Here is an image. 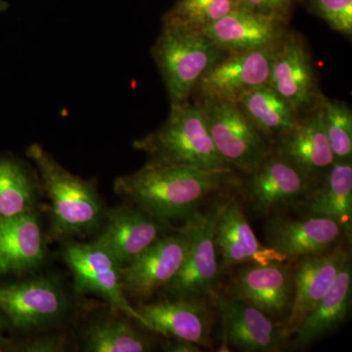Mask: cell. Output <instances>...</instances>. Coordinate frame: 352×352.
Masks as SVG:
<instances>
[{"instance_id": "52a82bcc", "label": "cell", "mask_w": 352, "mask_h": 352, "mask_svg": "<svg viewBox=\"0 0 352 352\" xmlns=\"http://www.w3.org/2000/svg\"><path fill=\"white\" fill-rule=\"evenodd\" d=\"M65 263L73 273L78 295L100 296L113 309L126 314L146 328L144 319L129 302L122 283V266L96 243L69 241L64 245Z\"/></svg>"}, {"instance_id": "484cf974", "label": "cell", "mask_w": 352, "mask_h": 352, "mask_svg": "<svg viewBox=\"0 0 352 352\" xmlns=\"http://www.w3.org/2000/svg\"><path fill=\"white\" fill-rule=\"evenodd\" d=\"M36 185L19 160L0 155V219L32 212Z\"/></svg>"}, {"instance_id": "836d02e7", "label": "cell", "mask_w": 352, "mask_h": 352, "mask_svg": "<svg viewBox=\"0 0 352 352\" xmlns=\"http://www.w3.org/2000/svg\"><path fill=\"white\" fill-rule=\"evenodd\" d=\"M3 328H4V324L3 320H2L1 318H0V351H2V349L6 347V340H4L3 337Z\"/></svg>"}, {"instance_id": "3957f363", "label": "cell", "mask_w": 352, "mask_h": 352, "mask_svg": "<svg viewBox=\"0 0 352 352\" xmlns=\"http://www.w3.org/2000/svg\"><path fill=\"white\" fill-rule=\"evenodd\" d=\"M25 154L51 201L53 235L64 239L98 228L104 210L94 185L65 168L38 143L29 146Z\"/></svg>"}, {"instance_id": "d6986e66", "label": "cell", "mask_w": 352, "mask_h": 352, "mask_svg": "<svg viewBox=\"0 0 352 352\" xmlns=\"http://www.w3.org/2000/svg\"><path fill=\"white\" fill-rule=\"evenodd\" d=\"M214 298L227 344L245 352H278L286 349L288 340L276 322L258 308L226 295Z\"/></svg>"}, {"instance_id": "7402d4cb", "label": "cell", "mask_w": 352, "mask_h": 352, "mask_svg": "<svg viewBox=\"0 0 352 352\" xmlns=\"http://www.w3.org/2000/svg\"><path fill=\"white\" fill-rule=\"evenodd\" d=\"M44 256L43 230L34 210L0 219V274L32 270Z\"/></svg>"}, {"instance_id": "8992f818", "label": "cell", "mask_w": 352, "mask_h": 352, "mask_svg": "<svg viewBox=\"0 0 352 352\" xmlns=\"http://www.w3.org/2000/svg\"><path fill=\"white\" fill-rule=\"evenodd\" d=\"M217 205L205 212L196 210L182 227L188 236V247L179 271L164 287L173 298H214L219 276L215 244Z\"/></svg>"}, {"instance_id": "e575fe53", "label": "cell", "mask_w": 352, "mask_h": 352, "mask_svg": "<svg viewBox=\"0 0 352 352\" xmlns=\"http://www.w3.org/2000/svg\"><path fill=\"white\" fill-rule=\"evenodd\" d=\"M8 8V4L4 0H0V12H3L6 9Z\"/></svg>"}, {"instance_id": "cb8c5ba5", "label": "cell", "mask_w": 352, "mask_h": 352, "mask_svg": "<svg viewBox=\"0 0 352 352\" xmlns=\"http://www.w3.org/2000/svg\"><path fill=\"white\" fill-rule=\"evenodd\" d=\"M351 259L342 267L333 288L305 317L295 333L292 347L307 349L332 333L346 320L351 305Z\"/></svg>"}, {"instance_id": "1f68e13d", "label": "cell", "mask_w": 352, "mask_h": 352, "mask_svg": "<svg viewBox=\"0 0 352 352\" xmlns=\"http://www.w3.org/2000/svg\"><path fill=\"white\" fill-rule=\"evenodd\" d=\"M24 352H61L66 351V339L63 336L48 335L25 342L17 347Z\"/></svg>"}, {"instance_id": "9a60e30c", "label": "cell", "mask_w": 352, "mask_h": 352, "mask_svg": "<svg viewBox=\"0 0 352 352\" xmlns=\"http://www.w3.org/2000/svg\"><path fill=\"white\" fill-rule=\"evenodd\" d=\"M270 85L300 117L318 104L322 94L311 57L302 38L295 32H286L278 45Z\"/></svg>"}, {"instance_id": "277c9868", "label": "cell", "mask_w": 352, "mask_h": 352, "mask_svg": "<svg viewBox=\"0 0 352 352\" xmlns=\"http://www.w3.org/2000/svg\"><path fill=\"white\" fill-rule=\"evenodd\" d=\"M151 52L170 104L189 100L203 76L228 54L203 32L168 22Z\"/></svg>"}, {"instance_id": "5bb4252c", "label": "cell", "mask_w": 352, "mask_h": 352, "mask_svg": "<svg viewBox=\"0 0 352 352\" xmlns=\"http://www.w3.org/2000/svg\"><path fill=\"white\" fill-rule=\"evenodd\" d=\"M188 247L182 228L164 235L138 258L122 267V283L127 298L145 300L164 288L182 267Z\"/></svg>"}, {"instance_id": "44dd1931", "label": "cell", "mask_w": 352, "mask_h": 352, "mask_svg": "<svg viewBox=\"0 0 352 352\" xmlns=\"http://www.w3.org/2000/svg\"><path fill=\"white\" fill-rule=\"evenodd\" d=\"M201 32L227 53L242 52L271 45L286 34V23L245 9L229 13Z\"/></svg>"}, {"instance_id": "ac0fdd59", "label": "cell", "mask_w": 352, "mask_h": 352, "mask_svg": "<svg viewBox=\"0 0 352 352\" xmlns=\"http://www.w3.org/2000/svg\"><path fill=\"white\" fill-rule=\"evenodd\" d=\"M105 215V226L94 242L112 254L122 267L166 235L164 222L131 204L113 208Z\"/></svg>"}, {"instance_id": "7a4b0ae2", "label": "cell", "mask_w": 352, "mask_h": 352, "mask_svg": "<svg viewBox=\"0 0 352 352\" xmlns=\"http://www.w3.org/2000/svg\"><path fill=\"white\" fill-rule=\"evenodd\" d=\"M133 148L145 153L151 163L233 171L212 142L200 104L189 100L170 104L166 122L134 141Z\"/></svg>"}, {"instance_id": "5b68a950", "label": "cell", "mask_w": 352, "mask_h": 352, "mask_svg": "<svg viewBox=\"0 0 352 352\" xmlns=\"http://www.w3.org/2000/svg\"><path fill=\"white\" fill-rule=\"evenodd\" d=\"M199 104L215 148L232 168L250 175L273 151L272 141L252 124L239 104L220 100Z\"/></svg>"}, {"instance_id": "4dcf8cb0", "label": "cell", "mask_w": 352, "mask_h": 352, "mask_svg": "<svg viewBox=\"0 0 352 352\" xmlns=\"http://www.w3.org/2000/svg\"><path fill=\"white\" fill-rule=\"evenodd\" d=\"M241 8L287 23L296 0H240Z\"/></svg>"}, {"instance_id": "8fae6325", "label": "cell", "mask_w": 352, "mask_h": 352, "mask_svg": "<svg viewBox=\"0 0 352 352\" xmlns=\"http://www.w3.org/2000/svg\"><path fill=\"white\" fill-rule=\"evenodd\" d=\"M67 311L66 295L50 277L0 286V312L15 328H43L63 318Z\"/></svg>"}, {"instance_id": "6da1fadb", "label": "cell", "mask_w": 352, "mask_h": 352, "mask_svg": "<svg viewBox=\"0 0 352 352\" xmlns=\"http://www.w3.org/2000/svg\"><path fill=\"white\" fill-rule=\"evenodd\" d=\"M233 183V171L147 162L135 173L119 176L113 182V191L166 223L186 219L206 198Z\"/></svg>"}, {"instance_id": "9c48e42d", "label": "cell", "mask_w": 352, "mask_h": 352, "mask_svg": "<svg viewBox=\"0 0 352 352\" xmlns=\"http://www.w3.org/2000/svg\"><path fill=\"white\" fill-rule=\"evenodd\" d=\"M250 176L248 201L263 214L300 208L315 186L314 179L274 149Z\"/></svg>"}, {"instance_id": "f1b7e54d", "label": "cell", "mask_w": 352, "mask_h": 352, "mask_svg": "<svg viewBox=\"0 0 352 352\" xmlns=\"http://www.w3.org/2000/svg\"><path fill=\"white\" fill-rule=\"evenodd\" d=\"M322 122L336 161H351L352 113L344 102L321 95L318 101Z\"/></svg>"}, {"instance_id": "30bf717a", "label": "cell", "mask_w": 352, "mask_h": 352, "mask_svg": "<svg viewBox=\"0 0 352 352\" xmlns=\"http://www.w3.org/2000/svg\"><path fill=\"white\" fill-rule=\"evenodd\" d=\"M226 296L258 308L278 325L287 318L293 305V267L288 263L241 265Z\"/></svg>"}, {"instance_id": "7c38bea8", "label": "cell", "mask_w": 352, "mask_h": 352, "mask_svg": "<svg viewBox=\"0 0 352 352\" xmlns=\"http://www.w3.org/2000/svg\"><path fill=\"white\" fill-rule=\"evenodd\" d=\"M270 215L264 226V245L281 254L287 263L330 251L346 238L342 227L326 217L305 214L294 219L281 212Z\"/></svg>"}, {"instance_id": "e0dca14e", "label": "cell", "mask_w": 352, "mask_h": 352, "mask_svg": "<svg viewBox=\"0 0 352 352\" xmlns=\"http://www.w3.org/2000/svg\"><path fill=\"white\" fill-rule=\"evenodd\" d=\"M215 244L224 268L244 264L287 263L281 254L259 242L242 205L234 198L217 205Z\"/></svg>"}, {"instance_id": "2e32d148", "label": "cell", "mask_w": 352, "mask_h": 352, "mask_svg": "<svg viewBox=\"0 0 352 352\" xmlns=\"http://www.w3.org/2000/svg\"><path fill=\"white\" fill-rule=\"evenodd\" d=\"M146 328L166 337L212 347V314L207 298H173L140 302L135 307Z\"/></svg>"}, {"instance_id": "ba28073f", "label": "cell", "mask_w": 352, "mask_h": 352, "mask_svg": "<svg viewBox=\"0 0 352 352\" xmlns=\"http://www.w3.org/2000/svg\"><path fill=\"white\" fill-rule=\"evenodd\" d=\"M280 41L256 50L228 53L203 76L193 94L200 100L238 103L252 90L270 85Z\"/></svg>"}, {"instance_id": "d4e9b609", "label": "cell", "mask_w": 352, "mask_h": 352, "mask_svg": "<svg viewBox=\"0 0 352 352\" xmlns=\"http://www.w3.org/2000/svg\"><path fill=\"white\" fill-rule=\"evenodd\" d=\"M238 104L252 124L272 142L292 131L300 119L270 85L245 94Z\"/></svg>"}, {"instance_id": "4316f807", "label": "cell", "mask_w": 352, "mask_h": 352, "mask_svg": "<svg viewBox=\"0 0 352 352\" xmlns=\"http://www.w3.org/2000/svg\"><path fill=\"white\" fill-rule=\"evenodd\" d=\"M88 352H145L152 351L150 340L127 322L117 318L95 321L83 333Z\"/></svg>"}, {"instance_id": "4fadbf2b", "label": "cell", "mask_w": 352, "mask_h": 352, "mask_svg": "<svg viewBox=\"0 0 352 352\" xmlns=\"http://www.w3.org/2000/svg\"><path fill=\"white\" fill-rule=\"evenodd\" d=\"M349 261V251L340 244L330 251L295 261L293 305L287 318L278 324L287 340L293 337L305 317L331 291Z\"/></svg>"}, {"instance_id": "f546056e", "label": "cell", "mask_w": 352, "mask_h": 352, "mask_svg": "<svg viewBox=\"0 0 352 352\" xmlns=\"http://www.w3.org/2000/svg\"><path fill=\"white\" fill-rule=\"evenodd\" d=\"M308 8L333 31L352 36V0H307Z\"/></svg>"}, {"instance_id": "d6a6232c", "label": "cell", "mask_w": 352, "mask_h": 352, "mask_svg": "<svg viewBox=\"0 0 352 352\" xmlns=\"http://www.w3.org/2000/svg\"><path fill=\"white\" fill-rule=\"evenodd\" d=\"M164 351L168 352H201V346L190 340L173 339L168 340L164 346Z\"/></svg>"}, {"instance_id": "83f0119b", "label": "cell", "mask_w": 352, "mask_h": 352, "mask_svg": "<svg viewBox=\"0 0 352 352\" xmlns=\"http://www.w3.org/2000/svg\"><path fill=\"white\" fill-rule=\"evenodd\" d=\"M240 8V0H177L164 14L163 22L176 23L201 31Z\"/></svg>"}, {"instance_id": "603a6c76", "label": "cell", "mask_w": 352, "mask_h": 352, "mask_svg": "<svg viewBox=\"0 0 352 352\" xmlns=\"http://www.w3.org/2000/svg\"><path fill=\"white\" fill-rule=\"evenodd\" d=\"M307 215L337 222L347 240L352 235L351 161H336L326 171L323 182L315 185L300 208Z\"/></svg>"}, {"instance_id": "ffe728a7", "label": "cell", "mask_w": 352, "mask_h": 352, "mask_svg": "<svg viewBox=\"0 0 352 352\" xmlns=\"http://www.w3.org/2000/svg\"><path fill=\"white\" fill-rule=\"evenodd\" d=\"M276 143L275 151L307 173L314 182L336 162L318 104L314 110L302 116L298 124L278 139Z\"/></svg>"}]
</instances>
